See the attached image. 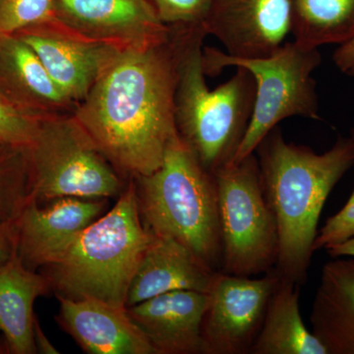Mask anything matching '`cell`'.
Returning a JSON list of instances; mask_svg holds the SVG:
<instances>
[{"instance_id": "1", "label": "cell", "mask_w": 354, "mask_h": 354, "mask_svg": "<svg viewBox=\"0 0 354 354\" xmlns=\"http://www.w3.org/2000/svg\"><path fill=\"white\" fill-rule=\"evenodd\" d=\"M171 27V26H169ZM177 50L165 43L122 48L72 113L122 176L157 171L176 124Z\"/></svg>"}, {"instance_id": "2", "label": "cell", "mask_w": 354, "mask_h": 354, "mask_svg": "<svg viewBox=\"0 0 354 354\" xmlns=\"http://www.w3.org/2000/svg\"><path fill=\"white\" fill-rule=\"evenodd\" d=\"M261 184L279 235L274 270L302 286L318 234L319 220L335 186L354 165V139L339 136L324 153L288 142L274 128L256 149Z\"/></svg>"}, {"instance_id": "3", "label": "cell", "mask_w": 354, "mask_h": 354, "mask_svg": "<svg viewBox=\"0 0 354 354\" xmlns=\"http://www.w3.org/2000/svg\"><path fill=\"white\" fill-rule=\"evenodd\" d=\"M177 50L176 124L179 136L211 174L232 165L250 122L255 81L236 67L227 82L209 87L203 67L204 25H172Z\"/></svg>"}, {"instance_id": "4", "label": "cell", "mask_w": 354, "mask_h": 354, "mask_svg": "<svg viewBox=\"0 0 354 354\" xmlns=\"http://www.w3.org/2000/svg\"><path fill=\"white\" fill-rule=\"evenodd\" d=\"M153 239L142 221L131 180L113 208L88 225L44 268V276L59 297L93 298L127 308L133 276Z\"/></svg>"}, {"instance_id": "5", "label": "cell", "mask_w": 354, "mask_h": 354, "mask_svg": "<svg viewBox=\"0 0 354 354\" xmlns=\"http://www.w3.org/2000/svg\"><path fill=\"white\" fill-rule=\"evenodd\" d=\"M140 215L151 234L183 244L213 272L223 262L218 185L178 134L162 164L134 179Z\"/></svg>"}, {"instance_id": "6", "label": "cell", "mask_w": 354, "mask_h": 354, "mask_svg": "<svg viewBox=\"0 0 354 354\" xmlns=\"http://www.w3.org/2000/svg\"><path fill=\"white\" fill-rule=\"evenodd\" d=\"M202 59L206 75H218L227 67H242L255 81L252 115L232 164L255 153L281 121L290 118L321 120L316 82L312 76L322 62L318 48L286 41L268 57L243 59L204 46Z\"/></svg>"}, {"instance_id": "7", "label": "cell", "mask_w": 354, "mask_h": 354, "mask_svg": "<svg viewBox=\"0 0 354 354\" xmlns=\"http://www.w3.org/2000/svg\"><path fill=\"white\" fill-rule=\"evenodd\" d=\"M32 198L109 199L124 189L120 174L100 152L73 114H55L39 121L27 147Z\"/></svg>"}, {"instance_id": "8", "label": "cell", "mask_w": 354, "mask_h": 354, "mask_svg": "<svg viewBox=\"0 0 354 354\" xmlns=\"http://www.w3.org/2000/svg\"><path fill=\"white\" fill-rule=\"evenodd\" d=\"M215 177L223 244L221 272L256 277L274 269L278 228L261 184L256 153L223 167Z\"/></svg>"}, {"instance_id": "9", "label": "cell", "mask_w": 354, "mask_h": 354, "mask_svg": "<svg viewBox=\"0 0 354 354\" xmlns=\"http://www.w3.org/2000/svg\"><path fill=\"white\" fill-rule=\"evenodd\" d=\"M279 279L274 269L260 278L215 272L203 318V354L250 353Z\"/></svg>"}, {"instance_id": "10", "label": "cell", "mask_w": 354, "mask_h": 354, "mask_svg": "<svg viewBox=\"0 0 354 354\" xmlns=\"http://www.w3.org/2000/svg\"><path fill=\"white\" fill-rule=\"evenodd\" d=\"M55 10L70 31L120 48L155 46L171 37L150 0H55Z\"/></svg>"}, {"instance_id": "11", "label": "cell", "mask_w": 354, "mask_h": 354, "mask_svg": "<svg viewBox=\"0 0 354 354\" xmlns=\"http://www.w3.org/2000/svg\"><path fill=\"white\" fill-rule=\"evenodd\" d=\"M293 0H211L204 21L207 35L215 37L228 57H268L290 34Z\"/></svg>"}, {"instance_id": "12", "label": "cell", "mask_w": 354, "mask_h": 354, "mask_svg": "<svg viewBox=\"0 0 354 354\" xmlns=\"http://www.w3.org/2000/svg\"><path fill=\"white\" fill-rule=\"evenodd\" d=\"M106 205V199L64 197L41 207L32 198L12 223L18 257L34 271L46 268L104 214Z\"/></svg>"}, {"instance_id": "13", "label": "cell", "mask_w": 354, "mask_h": 354, "mask_svg": "<svg viewBox=\"0 0 354 354\" xmlns=\"http://www.w3.org/2000/svg\"><path fill=\"white\" fill-rule=\"evenodd\" d=\"M21 32L18 36L38 55L51 79L75 106L122 50L79 36L60 22Z\"/></svg>"}, {"instance_id": "14", "label": "cell", "mask_w": 354, "mask_h": 354, "mask_svg": "<svg viewBox=\"0 0 354 354\" xmlns=\"http://www.w3.org/2000/svg\"><path fill=\"white\" fill-rule=\"evenodd\" d=\"M207 292L176 290L127 307L156 354H203L202 323Z\"/></svg>"}, {"instance_id": "15", "label": "cell", "mask_w": 354, "mask_h": 354, "mask_svg": "<svg viewBox=\"0 0 354 354\" xmlns=\"http://www.w3.org/2000/svg\"><path fill=\"white\" fill-rule=\"evenodd\" d=\"M60 326L90 354H156L127 308L93 298L72 299L57 295Z\"/></svg>"}, {"instance_id": "16", "label": "cell", "mask_w": 354, "mask_h": 354, "mask_svg": "<svg viewBox=\"0 0 354 354\" xmlns=\"http://www.w3.org/2000/svg\"><path fill=\"white\" fill-rule=\"evenodd\" d=\"M0 92L39 118L64 114L75 106L18 35H0Z\"/></svg>"}, {"instance_id": "17", "label": "cell", "mask_w": 354, "mask_h": 354, "mask_svg": "<svg viewBox=\"0 0 354 354\" xmlns=\"http://www.w3.org/2000/svg\"><path fill=\"white\" fill-rule=\"evenodd\" d=\"M215 272L179 242L155 236L133 276L127 308L171 291L208 292Z\"/></svg>"}, {"instance_id": "18", "label": "cell", "mask_w": 354, "mask_h": 354, "mask_svg": "<svg viewBox=\"0 0 354 354\" xmlns=\"http://www.w3.org/2000/svg\"><path fill=\"white\" fill-rule=\"evenodd\" d=\"M310 323L328 354H354V257L323 266Z\"/></svg>"}, {"instance_id": "19", "label": "cell", "mask_w": 354, "mask_h": 354, "mask_svg": "<svg viewBox=\"0 0 354 354\" xmlns=\"http://www.w3.org/2000/svg\"><path fill=\"white\" fill-rule=\"evenodd\" d=\"M50 290L46 277L26 267L17 253L0 263V334L11 353H37L34 304Z\"/></svg>"}, {"instance_id": "20", "label": "cell", "mask_w": 354, "mask_h": 354, "mask_svg": "<svg viewBox=\"0 0 354 354\" xmlns=\"http://www.w3.org/2000/svg\"><path fill=\"white\" fill-rule=\"evenodd\" d=\"M300 288L279 277L251 354H328L304 322Z\"/></svg>"}, {"instance_id": "21", "label": "cell", "mask_w": 354, "mask_h": 354, "mask_svg": "<svg viewBox=\"0 0 354 354\" xmlns=\"http://www.w3.org/2000/svg\"><path fill=\"white\" fill-rule=\"evenodd\" d=\"M290 34L318 50L346 43L354 37V0H293Z\"/></svg>"}, {"instance_id": "22", "label": "cell", "mask_w": 354, "mask_h": 354, "mask_svg": "<svg viewBox=\"0 0 354 354\" xmlns=\"http://www.w3.org/2000/svg\"><path fill=\"white\" fill-rule=\"evenodd\" d=\"M32 198L27 148L0 143V225H12Z\"/></svg>"}, {"instance_id": "23", "label": "cell", "mask_w": 354, "mask_h": 354, "mask_svg": "<svg viewBox=\"0 0 354 354\" xmlns=\"http://www.w3.org/2000/svg\"><path fill=\"white\" fill-rule=\"evenodd\" d=\"M57 22L55 0H0V35Z\"/></svg>"}, {"instance_id": "24", "label": "cell", "mask_w": 354, "mask_h": 354, "mask_svg": "<svg viewBox=\"0 0 354 354\" xmlns=\"http://www.w3.org/2000/svg\"><path fill=\"white\" fill-rule=\"evenodd\" d=\"M41 118L0 92V143L27 148L38 132Z\"/></svg>"}, {"instance_id": "25", "label": "cell", "mask_w": 354, "mask_h": 354, "mask_svg": "<svg viewBox=\"0 0 354 354\" xmlns=\"http://www.w3.org/2000/svg\"><path fill=\"white\" fill-rule=\"evenodd\" d=\"M164 24H203L208 16L211 0H150Z\"/></svg>"}, {"instance_id": "26", "label": "cell", "mask_w": 354, "mask_h": 354, "mask_svg": "<svg viewBox=\"0 0 354 354\" xmlns=\"http://www.w3.org/2000/svg\"><path fill=\"white\" fill-rule=\"evenodd\" d=\"M354 239V189L344 207L326 221L317 234L314 251L328 249Z\"/></svg>"}, {"instance_id": "27", "label": "cell", "mask_w": 354, "mask_h": 354, "mask_svg": "<svg viewBox=\"0 0 354 354\" xmlns=\"http://www.w3.org/2000/svg\"><path fill=\"white\" fill-rule=\"evenodd\" d=\"M333 60L342 74L354 76V37L339 46L333 55Z\"/></svg>"}, {"instance_id": "28", "label": "cell", "mask_w": 354, "mask_h": 354, "mask_svg": "<svg viewBox=\"0 0 354 354\" xmlns=\"http://www.w3.org/2000/svg\"><path fill=\"white\" fill-rule=\"evenodd\" d=\"M16 252L12 225H0V263L10 259Z\"/></svg>"}, {"instance_id": "29", "label": "cell", "mask_w": 354, "mask_h": 354, "mask_svg": "<svg viewBox=\"0 0 354 354\" xmlns=\"http://www.w3.org/2000/svg\"><path fill=\"white\" fill-rule=\"evenodd\" d=\"M34 341L36 346L37 353L41 354H57L59 351L51 344L50 339L44 335L41 326L39 325L38 320H35L34 325Z\"/></svg>"}, {"instance_id": "30", "label": "cell", "mask_w": 354, "mask_h": 354, "mask_svg": "<svg viewBox=\"0 0 354 354\" xmlns=\"http://www.w3.org/2000/svg\"><path fill=\"white\" fill-rule=\"evenodd\" d=\"M326 251L332 258L354 257V239H349L344 243L330 247V248L326 249Z\"/></svg>"}, {"instance_id": "31", "label": "cell", "mask_w": 354, "mask_h": 354, "mask_svg": "<svg viewBox=\"0 0 354 354\" xmlns=\"http://www.w3.org/2000/svg\"><path fill=\"white\" fill-rule=\"evenodd\" d=\"M351 136L353 137V138L354 139V127L353 128V131H351Z\"/></svg>"}]
</instances>
